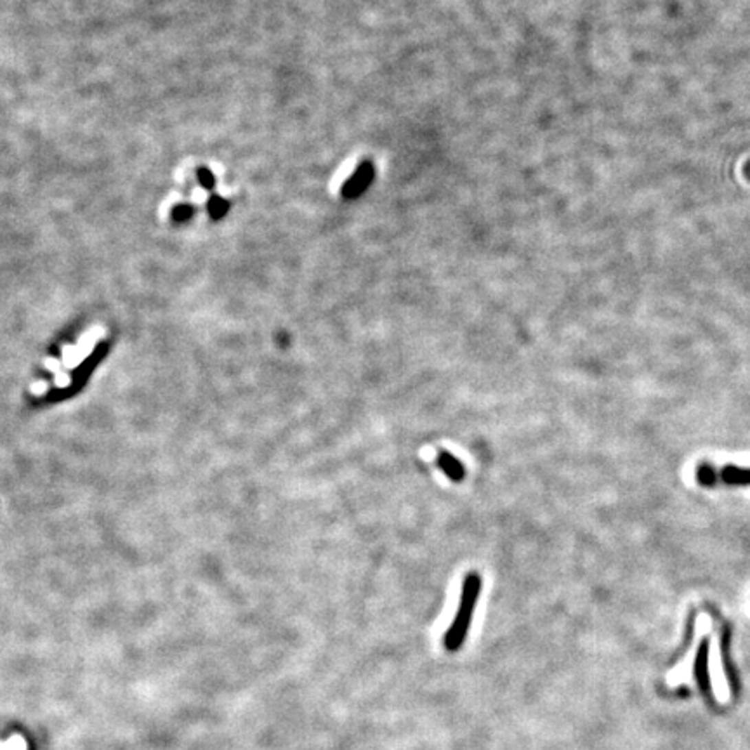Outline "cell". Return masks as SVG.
<instances>
[{
    "instance_id": "1",
    "label": "cell",
    "mask_w": 750,
    "mask_h": 750,
    "mask_svg": "<svg viewBox=\"0 0 750 750\" xmlns=\"http://www.w3.org/2000/svg\"><path fill=\"white\" fill-rule=\"evenodd\" d=\"M481 591V577L478 573H469L464 580L461 594V603H459L457 613L448 627L447 634L443 636V646L448 653L459 652L464 646V641L467 637L469 627H471L472 617H474L476 604L480 599Z\"/></svg>"
},
{
    "instance_id": "2",
    "label": "cell",
    "mask_w": 750,
    "mask_h": 750,
    "mask_svg": "<svg viewBox=\"0 0 750 750\" xmlns=\"http://www.w3.org/2000/svg\"><path fill=\"white\" fill-rule=\"evenodd\" d=\"M373 177H375V165L372 164V160H362L355 168V173L340 188V197L344 200H356L368 190L370 184L373 183Z\"/></svg>"
},
{
    "instance_id": "3",
    "label": "cell",
    "mask_w": 750,
    "mask_h": 750,
    "mask_svg": "<svg viewBox=\"0 0 750 750\" xmlns=\"http://www.w3.org/2000/svg\"><path fill=\"white\" fill-rule=\"evenodd\" d=\"M436 462H438V467L441 469V471L445 472L452 481L459 483V481L464 480V476H465L464 464H462L455 455H452L450 452H445V450L439 452L438 457H436Z\"/></svg>"
},
{
    "instance_id": "4",
    "label": "cell",
    "mask_w": 750,
    "mask_h": 750,
    "mask_svg": "<svg viewBox=\"0 0 750 750\" xmlns=\"http://www.w3.org/2000/svg\"><path fill=\"white\" fill-rule=\"evenodd\" d=\"M719 478L728 483H743V481H750V471H742V469H733L728 467L719 474Z\"/></svg>"
},
{
    "instance_id": "5",
    "label": "cell",
    "mask_w": 750,
    "mask_h": 750,
    "mask_svg": "<svg viewBox=\"0 0 750 750\" xmlns=\"http://www.w3.org/2000/svg\"><path fill=\"white\" fill-rule=\"evenodd\" d=\"M228 207H230V203H228L226 200H223V198L219 197H212L209 201V210L210 214H212L214 219H219L221 216H224L228 210Z\"/></svg>"
},
{
    "instance_id": "6",
    "label": "cell",
    "mask_w": 750,
    "mask_h": 750,
    "mask_svg": "<svg viewBox=\"0 0 750 750\" xmlns=\"http://www.w3.org/2000/svg\"><path fill=\"white\" fill-rule=\"evenodd\" d=\"M191 216H193V209H191L190 206H177L176 209L173 210V219L174 221L190 219Z\"/></svg>"
},
{
    "instance_id": "7",
    "label": "cell",
    "mask_w": 750,
    "mask_h": 750,
    "mask_svg": "<svg viewBox=\"0 0 750 750\" xmlns=\"http://www.w3.org/2000/svg\"><path fill=\"white\" fill-rule=\"evenodd\" d=\"M198 177H200L201 184H203L206 188L214 186V176L209 168H200V170H198Z\"/></svg>"
}]
</instances>
